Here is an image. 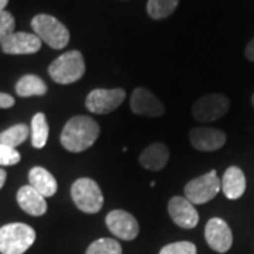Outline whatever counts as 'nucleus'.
Listing matches in <instances>:
<instances>
[{
  "instance_id": "f3484780",
  "label": "nucleus",
  "mask_w": 254,
  "mask_h": 254,
  "mask_svg": "<svg viewBox=\"0 0 254 254\" xmlns=\"http://www.w3.org/2000/svg\"><path fill=\"white\" fill-rule=\"evenodd\" d=\"M220 190L229 199H239L246 190V177L239 167H229L220 181Z\"/></svg>"
},
{
  "instance_id": "aec40b11",
  "label": "nucleus",
  "mask_w": 254,
  "mask_h": 254,
  "mask_svg": "<svg viewBox=\"0 0 254 254\" xmlns=\"http://www.w3.org/2000/svg\"><path fill=\"white\" fill-rule=\"evenodd\" d=\"M50 127L44 113H37L31 120V144L34 148H43L47 144Z\"/></svg>"
},
{
  "instance_id": "9b49d317",
  "label": "nucleus",
  "mask_w": 254,
  "mask_h": 254,
  "mask_svg": "<svg viewBox=\"0 0 254 254\" xmlns=\"http://www.w3.org/2000/svg\"><path fill=\"white\" fill-rule=\"evenodd\" d=\"M130 108L136 115H141V116L160 118L165 113L163 102L153 92L145 88H137L133 91L130 98Z\"/></svg>"
},
{
  "instance_id": "c756f323",
  "label": "nucleus",
  "mask_w": 254,
  "mask_h": 254,
  "mask_svg": "<svg viewBox=\"0 0 254 254\" xmlns=\"http://www.w3.org/2000/svg\"><path fill=\"white\" fill-rule=\"evenodd\" d=\"M7 3H9V0H0V11H4Z\"/></svg>"
},
{
  "instance_id": "412c9836",
  "label": "nucleus",
  "mask_w": 254,
  "mask_h": 254,
  "mask_svg": "<svg viewBox=\"0 0 254 254\" xmlns=\"http://www.w3.org/2000/svg\"><path fill=\"white\" fill-rule=\"evenodd\" d=\"M30 134V128L26 125H16L0 133V144L7 145L10 148H16L17 145L24 143Z\"/></svg>"
},
{
  "instance_id": "9d476101",
  "label": "nucleus",
  "mask_w": 254,
  "mask_h": 254,
  "mask_svg": "<svg viewBox=\"0 0 254 254\" xmlns=\"http://www.w3.org/2000/svg\"><path fill=\"white\" fill-rule=\"evenodd\" d=\"M205 237L210 249L218 253H226L233 243L232 230L223 219L212 218L205 227Z\"/></svg>"
},
{
  "instance_id": "2eb2a0df",
  "label": "nucleus",
  "mask_w": 254,
  "mask_h": 254,
  "mask_svg": "<svg viewBox=\"0 0 254 254\" xmlns=\"http://www.w3.org/2000/svg\"><path fill=\"white\" fill-rule=\"evenodd\" d=\"M18 206L31 216H43L47 212L46 198L31 185L21 187L17 192Z\"/></svg>"
},
{
  "instance_id": "c85d7f7f",
  "label": "nucleus",
  "mask_w": 254,
  "mask_h": 254,
  "mask_svg": "<svg viewBox=\"0 0 254 254\" xmlns=\"http://www.w3.org/2000/svg\"><path fill=\"white\" fill-rule=\"evenodd\" d=\"M6 178H7V174L4 170H0V190L3 188L4 182H6Z\"/></svg>"
},
{
  "instance_id": "bb28decb",
  "label": "nucleus",
  "mask_w": 254,
  "mask_h": 254,
  "mask_svg": "<svg viewBox=\"0 0 254 254\" xmlns=\"http://www.w3.org/2000/svg\"><path fill=\"white\" fill-rule=\"evenodd\" d=\"M13 106H14V98L7 95V93L0 92V109H9Z\"/></svg>"
},
{
  "instance_id": "6e6552de",
  "label": "nucleus",
  "mask_w": 254,
  "mask_h": 254,
  "mask_svg": "<svg viewBox=\"0 0 254 254\" xmlns=\"http://www.w3.org/2000/svg\"><path fill=\"white\" fill-rule=\"evenodd\" d=\"M126 98L125 89H93L86 96L85 106L95 115H108L116 110Z\"/></svg>"
},
{
  "instance_id": "dca6fc26",
  "label": "nucleus",
  "mask_w": 254,
  "mask_h": 254,
  "mask_svg": "<svg viewBox=\"0 0 254 254\" xmlns=\"http://www.w3.org/2000/svg\"><path fill=\"white\" fill-rule=\"evenodd\" d=\"M170 160V150L164 143H154L148 145L140 154L138 161L141 167L150 171H161L168 164Z\"/></svg>"
},
{
  "instance_id": "5701e85b",
  "label": "nucleus",
  "mask_w": 254,
  "mask_h": 254,
  "mask_svg": "<svg viewBox=\"0 0 254 254\" xmlns=\"http://www.w3.org/2000/svg\"><path fill=\"white\" fill-rule=\"evenodd\" d=\"M86 254H122V246L115 239H98L92 243Z\"/></svg>"
},
{
  "instance_id": "a211bd4d",
  "label": "nucleus",
  "mask_w": 254,
  "mask_h": 254,
  "mask_svg": "<svg viewBox=\"0 0 254 254\" xmlns=\"http://www.w3.org/2000/svg\"><path fill=\"white\" fill-rule=\"evenodd\" d=\"M28 181H30V185L36 190H38L44 198L53 196L58 190V184H57L54 175L43 167L31 168L30 174H28Z\"/></svg>"
},
{
  "instance_id": "7c9ffc66",
  "label": "nucleus",
  "mask_w": 254,
  "mask_h": 254,
  "mask_svg": "<svg viewBox=\"0 0 254 254\" xmlns=\"http://www.w3.org/2000/svg\"><path fill=\"white\" fill-rule=\"evenodd\" d=\"M252 102H253V106H254V95H253V98H252Z\"/></svg>"
},
{
  "instance_id": "cd10ccee",
  "label": "nucleus",
  "mask_w": 254,
  "mask_h": 254,
  "mask_svg": "<svg viewBox=\"0 0 254 254\" xmlns=\"http://www.w3.org/2000/svg\"><path fill=\"white\" fill-rule=\"evenodd\" d=\"M246 57H247L249 61L254 63V38L246 47Z\"/></svg>"
},
{
  "instance_id": "0eeeda50",
  "label": "nucleus",
  "mask_w": 254,
  "mask_h": 254,
  "mask_svg": "<svg viewBox=\"0 0 254 254\" xmlns=\"http://www.w3.org/2000/svg\"><path fill=\"white\" fill-rule=\"evenodd\" d=\"M229 99L222 93H210L198 99L192 106V116L200 123H210L223 118L229 110Z\"/></svg>"
},
{
  "instance_id": "a878e982",
  "label": "nucleus",
  "mask_w": 254,
  "mask_h": 254,
  "mask_svg": "<svg viewBox=\"0 0 254 254\" xmlns=\"http://www.w3.org/2000/svg\"><path fill=\"white\" fill-rule=\"evenodd\" d=\"M20 153L16 148H10L7 145L0 144V165L7 167V165H14L20 161Z\"/></svg>"
},
{
  "instance_id": "f8f14e48",
  "label": "nucleus",
  "mask_w": 254,
  "mask_h": 254,
  "mask_svg": "<svg viewBox=\"0 0 254 254\" xmlns=\"http://www.w3.org/2000/svg\"><path fill=\"white\" fill-rule=\"evenodd\" d=\"M41 40L36 34H30L24 31L13 33L3 43L1 51L9 55H28L36 54L41 48Z\"/></svg>"
},
{
  "instance_id": "39448f33",
  "label": "nucleus",
  "mask_w": 254,
  "mask_h": 254,
  "mask_svg": "<svg viewBox=\"0 0 254 254\" xmlns=\"http://www.w3.org/2000/svg\"><path fill=\"white\" fill-rule=\"evenodd\" d=\"M71 196L76 208L85 213H98L103 206V193L91 178H79L73 182Z\"/></svg>"
},
{
  "instance_id": "4468645a",
  "label": "nucleus",
  "mask_w": 254,
  "mask_h": 254,
  "mask_svg": "<svg viewBox=\"0 0 254 254\" xmlns=\"http://www.w3.org/2000/svg\"><path fill=\"white\" fill-rule=\"evenodd\" d=\"M168 213L177 226L193 229L199 222V215L195 206L184 196H174L168 202Z\"/></svg>"
},
{
  "instance_id": "7ed1b4c3",
  "label": "nucleus",
  "mask_w": 254,
  "mask_h": 254,
  "mask_svg": "<svg viewBox=\"0 0 254 254\" xmlns=\"http://www.w3.org/2000/svg\"><path fill=\"white\" fill-rule=\"evenodd\" d=\"M36 242V232L26 223H9L0 227V253L24 254Z\"/></svg>"
},
{
  "instance_id": "b1692460",
  "label": "nucleus",
  "mask_w": 254,
  "mask_h": 254,
  "mask_svg": "<svg viewBox=\"0 0 254 254\" xmlns=\"http://www.w3.org/2000/svg\"><path fill=\"white\" fill-rule=\"evenodd\" d=\"M16 20L10 11H0V46L1 43L14 33Z\"/></svg>"
},
{
  "instance_id": "f03ea898",
  "label": "nucleus",
  "mask_w": 254,
  "mask_h": 254,
  "mask_svg": "<svg viewBox=\"0 0 254 254\" xmlns=\"http://www.w3.org/2000/svg\"><path fill=\"white\" fill-rule=\"evenodd\" d=\"M85 60L81 51L78 50L64 53L58 58H55L48 66V73L51 79L61 85H69L79 81L85 75Z\"/></svg>"
},
{
  "instance_id": "4be33fe9",
  "label": "nucleus",
  "mask_w": 254,
  "mask_h": 254,
  "mask_svg": "<svg viewBox=\"0 0 254 254\" xmlns=\"http://www.w3.org/2000/svg\"><path fill=\"white\" fill-rule=\"evenodd\" d=\"M180 0H148L147 3V13L154 20L170 17L173 14Z\"/></svg>"
},
{
  "instance_id": "393cba45",
  "label": "nucleus",
  "mask_w": 254,
  "mask_h": 254,
  "mask_svg": "<svg viewBox=\"0 0 254 254\" xmlns=\"http://www.w3.org/2000/svg\"><path fill=\"white\" fill-rule=\"evenodd\" d=\"M160 254H196V246L190 242H177L164 246Z\"/></svg>"
},
{
  "instance_id": "ddd939ff",
  "label": "nucleus",
  "mask_w": 254,
  "mask_h": 254,
  "mask_svg": "<svg viewBox=\"0 0 254 254\" xmlns=\"http://www.w3.org/2000/svg\"><path fill=\"white\" fill-rule=\"evenodd\" d=\"M190 141L198 151H216L226 144V134L212 127H195L190 131Z\"/></svg>"
},
{
  "instance_id": "20e7f679",
  "label": "nucleus",
  "mask_w": 254,
  "mask_h": 254,
  "mask_svg": "<svg viewBox=\"0 0 254 254\" xmlns=\"http://www.w3.org/2000/svg\"><path fill=\"white\" fill-rule=\"evenodd\" d=\"M31 27L41 41L54 50H63L69 43V31L51 14H37L31 20Z\"/></svg>"
},
{
  "instance_id": "423d86ee",
  "label": "nucleus",
  "mask_w": 254,
  "mask_h": 254,
  "mask_svg": "<svg viewBox=\"0 0 254 254\" xmlns=\"http://www.w3.org/2000/svg\"><path fill=\"white\" fill-rule=\"evenodd\" d=\"M220 190V181H219L216 171L212 170L208 174H203L198 178L190 181L185 185V198L192 205H203L212 200Z\"/></svg>"
},
{
  "instance_id": "6ab92c4d",
  "label": "nucleus",
  "mask_w": 254,
  "mask_h": 254,
  "mask_svg": "<svg viewBox=\"0 0 254 254\" xmlns=\"http://www.w3.org/2000/svg\"><path fill=\"white\" fill-rule=\"evenodd\" d=\"M16 92L21 98L30 96H43L47 93V85L40 76L37 75H24L16 83Z\"/></svg>"
},
{
  "instance_id": "1a4fd4ad",
  "label": "nucleus",
  "mask_w": 254,
  "mask_h": 254,
  "mask_svg": "<svg viewBox=\"0 0 254 254\" xmlns=\"http://www.w3.org/2000/svg\"><path fill=\"white\" fill-rule=\"evenodd\" d=\"M106 226L122 240H134L138 236V222L133 215H130L126 210L116 209L108 213L106 216Z\"/></svg>"
},
{
  "instance_id": "f257e3e1",
  "label": "nucleus",
  "mask_w": 254,
  "mask_h": 254,
  "mask_svg": "<svg viewBox=\"0 0 254 254\" xmlns=\"http://www.w3.org/2000/svg\"><path fill=\"white\" fill-rule=\"evenodd\" d=\"M100 134L96 120L89 116H75L66 122L61 133V144L71 153H82L93 145Z\"/></svg>"
}]
</instances>
